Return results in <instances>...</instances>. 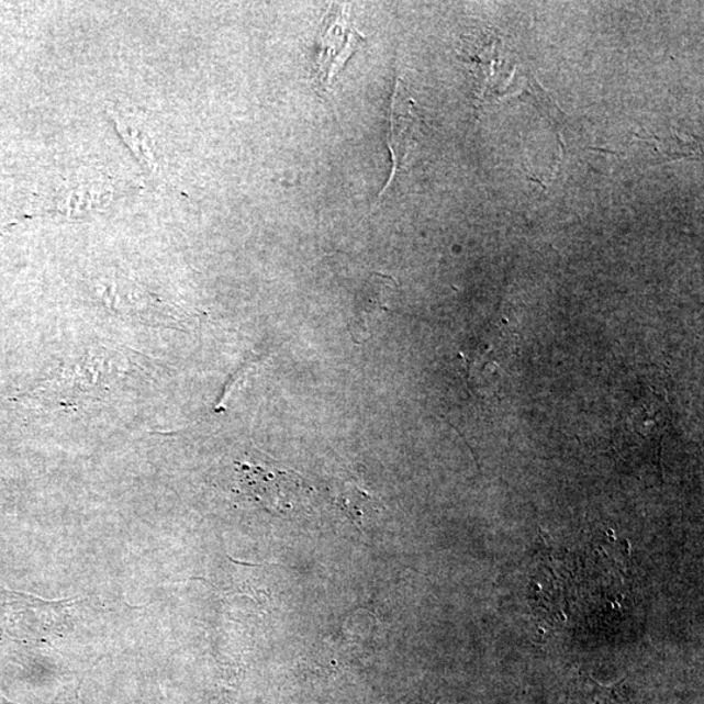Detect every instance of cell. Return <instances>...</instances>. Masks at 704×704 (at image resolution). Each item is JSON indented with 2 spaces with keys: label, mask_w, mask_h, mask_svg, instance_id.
I'll use <instances>...</instances> for the list:
<instances>
[{
  "label": "cell",
  "mask_w": 704,
  "mask_h": 704,
  "mask_svg": "<svg viewBox=\"0 0 704 704\" xmlns=\"http://www.w3.org/2000/svg\"><path fill=\"white\" fill-rule=\"evenodd\" d=\"M269 463L236 465L239 492L270 512H290L312 488L297 472Z\"/></svg>",
  "instance_id": "cell-1"
},
{
  "label": "cell",
  "mask_w": 704,
  "mask_h": 704,
  "mask_svg": "<svg viewBox=\"0 0 704 704\" xmlns=\"http://www.w3.org/2000/svg\"><path fill=\"white\" fill-rule=\"evenodd\" d=\"M365 42L366 37L348 18L346 7H332L323 21L315 59V82L320 93H331L346 62Z\"/></svg>",
  "instance_id": "cell-2"
},
{
  "label": "cell",
  "mask_w": 704,
  "mask_h": 704,
  "mask_svg": "<svg viewBox=\"0 0 704 704\" xmlns=\"http://www.w3.org/2000/svg\"><path fill=\"white\" fill-rule=\"evenodd\" d=\"M396 289L399 284L393 278L382 273H372L362 282L355 294L351 319L347 325L355 344H365L371 337L372 325L392 312L389 301Z\"/></svg>",
  "instance_id": "cell-3"
},
{
  "label": "cell",
  "mask_w": 704,
  "mask_h": 704,
  "mask_svg": "<svg viewBox=\"0 0 704 704\" xmlns=\"http://www.w3.org/2000/svg\"><path fill=\"white\" fill-rule=\"evenodd\" d=\"M414 125L413 102L409 99L401 81L396 80L392 102H390L388 131V146L389 150L392 152L393 169L388 185L380 193V200L389 188L392 187L396 172L400 171L403 163L406 161L410 146L414 138Z\"/></svg>",
  "instance_id": "cell-4"
},
{
  "label": "cell",
  "mask_w": 704,
  "mask_h": 704,
  "mask_svg": "<svg viewBox=\"0 0 704 704\" xmlns=\"http://www.w3.org/2000/svg\"><path fill=\"white\" fill-rule=\"evenodd\" d=\"M560 704H626V701L618 686H603L582 674L570 681Z\"/></svg>",
  "instance_id": "cell-5"
},
{
  "label": "cell",
  "mask_w": 704,
  "mask_h": 704,
  "mask_svg": "<svg viewBox=\"0 0 704 704\" xmlns=\"http://www.w3.org/2000/svg\"><path fill=\"white\" fill-rule=\"evenodd\" d=\"M118 130L125 142L130 143L131 149L134 150L135 155L142 159L145 165L155 167V157H153V148L150 146V141L148 137L144 136L138 130L125 127V125L118 123Z\"/></svg>",
  "instance_id": "cell-6"
}]
</instances>
